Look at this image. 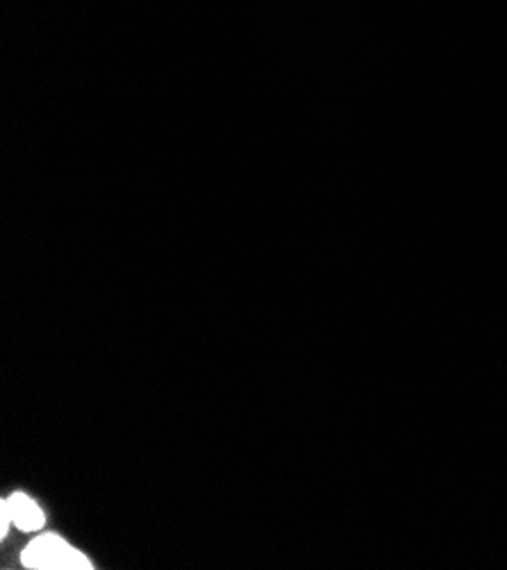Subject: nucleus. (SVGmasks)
<instances>
[{"mask_svg": "<svg viewBox=\"0 0 507 570\" xmlns=\"http://www.w3.org/2000/svg\"><path fill=\"white\" fill-rule=\"evenodd\" d=\"M21 561L32 570H91V561L58 534H41L26 546Z\"/></svg>", "mask_w": 507, "mask_h": 570, "instance_id": "f257e3e1", "label": "nucleus"}, {"mask_svg": "<svg viewBox=\"0 0 507 570\" xmlns=\"http://www.w3.org/2000/svg\"><path fill=\"white\" fill-rule=\"evenodd\" d=\"M10 504V514H12V523L21 530V532H39L46 525V517L41 507L26 493H12L8 498Z\"/></svg>", "mask_w": 507, "mask_h": 570, "instance_id": "f03ea898", "label": "nucleus"}, {"mask_svg": "<svg viewBox=\"0 0 507 570\" xmlns=\"http://www.w3.org/2000/svg\"><path fill=\"white\" fill-rule=\"evenodd\" d=\"M10 523H12V514H10V504L8 500L0 502V537H8L10 532Z\"/></svg>", "mask_w": 507, "mask_h": 570, "instance_id": "7ed1b4c3", "label": "nucleus"}]
</instances>
